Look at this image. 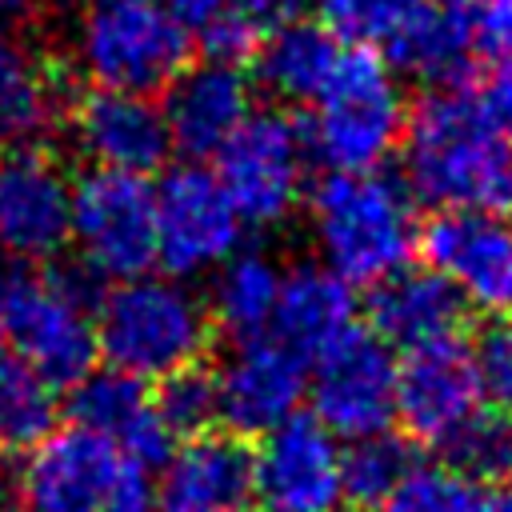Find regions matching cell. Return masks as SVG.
<instances>
[{
    "label": "cell",
    "instance_id": "7a4b0ae2",
    "mask_svg": "<svg viewBox=\"0 0 512 512\" xmlns=\"http://www.w3.org/2000/svg\"><path fill=\"white\" fill-rule=\"evenodd\" d=\"M308 236L344 284H380L416 252L420 220L404 180L388 172H328L308 192Z\"/></svg>",
    "mask_w": 512,
    "mask_h": 512
},
{
    "label": "cell",
    "instance_id": "8d00e7d4",
    "mask_svg": "<svg viewBox=\"0 0 512 512\" xmlns=\"http://www.w3.org/2000/svg\"><path fill=\"white\" fill-rule=\"evenodd\" d=\"M100 512H164V508H160L156 492H152L136 472H128V476L116 484V492L104 500Z\"/></svg>",
    "mask_w": 512,
    "mask_h": 512
},
{
    "label": "cell",
    "instance_id": "b9f144b4",
    "mask_svg": "<svg viewBox=\"0 0 512 512\" xmlns=\"http://www.w3.org/2000/svg\"><path fill=\"white\" fill-rule=\"evenodd\" d=\"M20 512H24V508H20Z\"/></svg>",
    "mask_w": 512,
    "mask_h": 512
},
{
    "label": "cell",
    "instance_id": "52a82bcc",
    "mask_svg": "<svg viewBox=\"0 0 512 512\" xmlns=\"http://www.w3.org/2000/svg\"><path fill=\"white\" fill-rule=\"evenodd\" d=\"M212 172L224 184L244 224L276 228L304 200V184H308L304 128L276 108H256L220 144Z\"/></svg>",
    "mask_w": 512,
    "mask_h": 512
},
{
    "label": "cell",
    "instance_id": "7bdbcfd3",
    "mask_svg": "<svg viewBox=\"0 0 512 512\" xmlns=\"http://www.w3.org/2000/svg\"><path fill=\"white\" fill-rule=\"evenodd\" d=\"M508 68H512V64H508Z\"/></svg>",
    "mask_w": 512,
    "mask_h": 512
},
{
    "label": "cell",
    "instance_id": "9a60e30c",
    "mask_svg": "<svg viewBox=\"0 0 512 512\" xmlns=\"http://www.w3.org/2000/svg\"><path fill=\"white\" fill-rule=\"evenodd\" d=\"M212 380H216V416L224 420V432L240 440L264 436L268 428L296 416L308 388L304 360L268 332L252 340H236V348L224 356Z\"/></svg>",
    "mask_w": 512,
    "mask_h": 512
},
{
    "label": "cell",
    "instance_id": "ac0fdd59",
    "mask_svg": "<svg viewBox=\"0 0 512 512\" xmlns=\"http://www.w3.org/2000/svg\"><path fill=\"white\" fill-rule=\"evenodd\" d=\"M156 468L164 512H232L252 496V448L232 432H192Z\"/></svg>",
    "mask_w": 512,
    "mask_h": 512
},
{
    "label": "cell",
    "instance_id": "d590c367",
    "mask_svg": "<svg viewBox=\"0 0 512 512\" xmlns=\"http://www.w3.org/2000/svg\"><path fill=\"white\" fill-rule=\"evenodd\" d=\"M300 8V0H224V12H232L236 20H244L252 32H272L276 24L292 20Z\"/></svg>",
    "mask_w": 512,
    "mask_h": 512
},
{
    "label": "cell",
    "instance_id": "d4e9b609",
    "mask_svg": "<svg viewBox=\"0 0 512 512\" xmlns=\"http://www.w3.org/2000/svg\"><path fill=\"white\" fill-rule=\"evenodd\" d=\"M384 60L392 68L412 72L416 80H428V84L468 80V72L476 64L468 0H432L428 12L404 32V40Z\"/></svg>",
    "mask_w": 512,
    "mask_h": 512
},
{
    "label": "cell",
    "instance_id": "ba28073f",
    "mask_svg": "<svg viewBox=\"0 0 512 512\" xmlns=\"http://www.w3.org/2000/svg\"><path fill=\"white\" fill-rule=\"evenodd\" d=\"M68 240L100 280H128L156 264V200L136 172L92 168L72 184Z\"/></svg>",
    "mask_w": 512,
    "mask_h": 512
},
{
    "label": "cell",
    "instance_id": "3957f363",
    "mask_svg": "<svg viewBox=\"0 0 512 512\" xmlns=\"http://www.w3.org/2000/svg\"><path fill=\"white\" fill-rule=\"evenodd\" d=\"M96 356L136 380H164L200 364L212 340L204 296L180 276H128L96 300Z\"/></svg>",
    "mask_w": 512,
    "mask_h": 512
},
{
    "label": "cell",
    "instance_id": "30bf717a",
    "mask_svg": "<svg viewBox=\"0 0 512 512\" xmlns=\"http://www.w3.org/2000/svg\"><path fill=\"white\" fill-rule=\"evenodd\" d=\"M20 452L12 488L24 512H100L132 472L112 440L76 420L48 428Z\"/></svg>",
    "mask_w": 512,
    "mask_h": 512
},
{
    "label": "cell",
    "instance_id": "f1b7e54d",
    "mask_svg": "<svg viewBox=\"0 0 512 512\" xmlns=\"http://www.w3.org/2000/svg\"><path fill=\"white\" fill-rule=\"evenodd\" d=\"M56 388L0 340V448H28L52 428Z\"/></svg>",
    "mask_w": 512,
    "mask_h": 512
},
{
    "label": "cell",
    "instance_id": "e0dca14e",
    "mask_svg": "<svg viewBox=\"0 0 512 512\" xmlns=\"http://www.w3.org/2000/svg\"><path fill=\"white\" fill-rule=\"evenodd\" d=\"M68 136L92 168L136 176L156 172L172 152L160 104L148 92L124 88H92L80 96L68 112Z\"/></svg>",
    "mask_w": 512,
    "mask_h": 512
},
{
    "label": "cell",
    "instance_id": "44dd1931",
    "mask_svg": "<svg viewBox=\"0 0 512 512\" xmlns=\"http://www.w3.org/2000/svg\"><path fill=\"white\" fill-rule=\"evenodd\" d=\"M460 292L436 268H396L380 284H372L368 316L372 332L388 348H420L444 336H456L464 320Z\"/></svg>",
    "mask_w": 512,
    "mask_h": 512
},
{
    "label": "cell",
    "instance_id": "60d3db41",
    "mask_svg": "<svg viewBox=\"0 0 512 512\" xmlns=\"http://www.w3.org/2000/svg\"><path fill=\"white\" fill-rule=\"evenodd\" d=\"M232 512H260V508H244V504H240V508H232Z\"/></svg>",
    "mask_w": 512,
    "mask_h": 512
},
{
    "label": "cell",
    "instance_id": "7402d4cb",
    "mask_svg": "<svg viewBox=\"0 0 512 512\" xmlns=\"http://www.w3.org/2000/svg\"><path fill=\"white\" fill-rule=\"evenodd\" d=\"M268 328H272V340L292 348L300 360L320 356L348 328H356L352 284H344L320 260L316 264H292L288 272H280V292H276V308H272Z\"/></svg>",
    "mask_w": 512,
    "mask_h": 512
},
{
    "label": "cell",
    "instance_id": "5b68a950",
    "mask_svg": "<svg viewBox=\"0 0 512 512\" xmlns=\"http://www.w3.org/2000/svg\"><path fill=\"white\" fill-rule=\"evenodd\" d=\"M188 56V28L160 0H84L68 24V60L92 88L152 96Z\"/></svg>",
    "mask_w": 512,
    "mask_h": 512
},
{
    "label": "cell",
    "instance_id": "4316f807",
    "mask_svg": "<svg viewBox=\"0 0 512 512\" xmlns=\"http://www.w3.org/2000/svg\"><path fill=\"white\" fill-rule=\"evenodd\" d=\"M316 20L336 36L352 40L356 48H372L388 56L404 32L428 12L432 0H312Z\"/></svg>",
    "mask_w": 512,
    "mask_h": 512
},
{
    "label": "cell",
    "instance_id": "1f68e13d",
    "mask_svg": "<svg viewBox=\"0 0 512 512\" xmlns=\"http://www.w3.org/2000/svg\"><path fill=\"white\" fill-rule=\"evenodd\" d=\"M160 420L172 428V436L204 432L208 420H216V380L200 364H188L160 380V392L152 396Z\"/></svg>",
    "mask_w": 512,
    "mask_h": 512
},
{
    "label": "cell",
    "instance_id": "484cf974",
    "mask_svg": "<svg viewBox=\"0 0 512 512\" xmlns=\"http://www.w3.org/2000/svg\"><path fill=\"white\" fill-rule=\"evenodd\" d=\"M280 264L260 252H232L224 264L212 268V292H208V316L232 336V340H252L264 336L272 324L276 292H280Z\"/></svg>",
    "mask_w": 512,
    "mask_h": 512
},
{
    "label": "cell",
    "instance_id": "83f0119b",
    "mask_svg": "<svg viewBox=\"0 0 512 512\" xmlns=\"http://www.w3.org/2000/svg\"><path fill=\"white\" fill-rule=\"evenodd\" d=\"M412 464H416L412 448L400 436L372 432V436L348 440V448H340L344 504H352V508H380Z\"/></svg>",
    "mask_w": 512,
    "mask_h": 512
},
{
    "label": "cell",
    "instance_id": "74e56055",
    "mask_svg": "<svg viewBox=\"0 0 512 512\" xmlns=\"http://www.w3.org/2000/svg\"><path fill=\"white\" fill-rule=\"evenodd\" d=\"M160 4H164L188 32H192V28H204V24L224 8V0H160Z\"/></svg>",
    "mask_w": 512,
    "mask_h": 512
},
{
    "label": "cell",
    "instance_id": "d6a6232c",
    "mask_svg": "<svg viewBox=\"0 0 512 512\" xmlns=\"http://www.w3.org/2000/svg\"><path fill=\"white\" fill-rule=\"evenodd\" d=\"M468 360H472L480 396L492 408L512 412V320L496 316L492 324H484L468 344Z\"/></svg>",
    "mask_w": 512,
    "mask_h": 512
},
{
    "label": "cell",
    "instance_id": "836d02e7",
    "mask_svg": "<svg viewBox=\"0 0 512 512\" xmlns=\"http://www.w3.org/2000/svg\"><path fill=\"white\" fill-rule=\"evenodd\" d=\"M468 28L476 56H512V0H468Z\"/></svg>",
    "mask_w": 512,
    "mask_h": 512
},
{
    "label": "cell",
    "instance_id": "5bb4252c",
    "mask_svg": "<svg viewBox=\"0 0 512 512\" xmlns=\"http://www.w3.org/2000/svg\"><path fill=\"white\" fill-rule=\"evenodd\" d=\"M484 408L468 344L456 336L408 348L396 360V420L416 444L448 448V440Z\"/></svg>",
    "mask_w": 512,
    "mask_h": 512
},
{
    "label": "cell",
    "instance_id": "e575fe53",
    "mask_svg": "<svg viewBox=\"0 0 512 512\" xmlns=\"http://www.w3.org/2000/svg\"><path fill=\"white\" fill-rule=\"evenodd\" d=\"M480 208L500 212V216L512 220V124L504 128V136L496 144V156H492V168H488V184H484Z\"/></svg>",
    "mask_w": 512,
    "mask_h": 512
},
{
    "label": "cell",
    "instance_id": "4fadbf2b",
    "mask_svg": "<svg viewBox=\"0 0 512 512\" xmlns=\"http://www.w3.org/2000/svg\"><path fill=\"white\" fill-rule=\"evenodd\" d=\"M252 496L260 512H340V440L316 416H288L252 452Z\"/></svg>",
    "mask_w": 512,
    "mask_h": 512
},
{
    "label": "cell",
    "instance_id": "ffe728a7",
    "mask_svg": "<svg viewBox=\"0 0 512 512\" xmlns=\"http://www.w3.org/2000/svg\"><path fill=\"white\" fill-rule=\"evenodd\" d=\"M72 416L76 424L112 440L116 452L136 468H156L176 444L144 380L116 368H92L72 384Z\"/></svg>",
    "mask_w": 512,
    "mask_h": 512
},
{
    "label": "cell",
    "instance_id": "277c9868",
    "mask_svg": "<svg viewBox=\"0 0 512 512\" xmlns=\"http://www.w3.org/2000/svg\"><path fill=\"white\" fill-rule=\"evenodd\" d=\"M96 300L76 272L0 264V340L52 388H72L96 368Z\"/></svg>",
    "mask_w": 512,
    "mask_h": 512
},
{
    "label": "cell",
    "instance_id": "6da1fadb",
    "mask_svg": "<svg viewBox=\"0 0 512 512\" xmlns=\"http://www.w3.org/2000/svg\"><path fill=\"white\" fill-rule=\"evenodd\" d=\"M512 116L488 84H432L404 116V188L436 208L484 200L496 144Z\"/></svg>",
    "mask_w": 512,
    "mask_h": 512
},
{
    "label": "cell",
    "instance_id": "f546056e",
    "mask_svg": "<svg viewBox=\"0 0 512 512\" xmlns=\"http://www.w3.org/2000/svg\"><path fill=\"white\" fill-rule=\"evenodd\" d=\"M484 484L452 464H412L376 512H484Z\"/></svg>",
    "mask_w": 512,
    "mask_h": 512
},
{
    "label": "cell",
    "instance_id": "f35d334b",
    "mask_svg": "<svg viewBox=\"0 0 512 512\" xmlns=\"http://www.w3.org/2000/svg\"><path fill=\"white\" fill-rule=\"evenodd\" d=\"M28 12V0H0V28H16Z\"/></svg>",
    "mask_w": 512,
    "mask_h": 512
},
{
    "label": "cell",
    "instance_id": "7c38bea8",
    "mask_svg": "<svg viewBox=\"0 0 512 512\" xmlns=\"http://www.w3.org/2000/svg\"><path fill=\"white\" fill-rule=\"evenodd\" d=\"M416 248L468 308L488 316L512 312V220L476 204L440 208L420 224Z\"/></svg>",
    "mask_w": 512,
    "mask_h": 512
},
{
    "label": "cell",
    "instance_id": "4dcf8cb0",
    "mask_svg": "<svg viewBox=\"0 0 512 512\" xmlns=\"http://www.w3.org/2000/svg\"><path fill=\"white\" fill-rule=\"evenodd\" d=\"M448 452H452V468H460L476 484L512 480V412L480 408L448 440Z\"/></svg>",
    "mask_w": 512,
    "mask_h": 512
},
{
    "label": "cell",
    "instance_id": "8fae6325",
    "mask_svg": "<svg viewBox=\"0 0 512 512\" xmlns=\"http://www.w3.org/2000/svg\"><path fill=\"white\" fill-rule=\"evenodd\" d=\"M312 360L316 372L304 396L312 400V416L336 440L388 432L396 420V356L376 332L348 328Z\"/></svg>",
    "mask_w": 512,
    "mask_h": 512
},
{
    "label": "cell",
    "instance_id": "ab89813d",
    "mask_svg": "<svg viewBox=\"0 0 512 512\" xmlns=\"http://www.w3.org/2000/svg\"><path fill=\"white\" fill-rule=\"evenodd\" d=\"M484 512H512V492H504V496L488 500V508H484Z\"/></svg>",
    "mask_w": 512,
    "mask_h": 512
},
{
    "label": "cell",
    "instance_id": "603a6c76",
    "mask_svg": "<svg viewBox=\"0 0 512 512\" xmlns=\"http://www.w3.org/2000/svg\"><path fill=\"white\" fill-rule=\"evenodd\" d=\"M60 112L64 84L56 64L12 28H0V148L36 144Z\"/></svg>",
    "mask_w": 512,
    "mask_h": 512
},
{
    "label": "cell",
    "instance_id": "9c48e42d",
    "mask_svg": "<svg viewBox=\"0 0 512 512\" xmlns=\"http://www.w3.org/2000/svg\"><path fill=\"white\" fill-rule=\"evenodd\" d=\"M156 260L168 276L192 280L224 264L244 236V220L212 168L180 164L152 188Z\"/></svg>",
    "mask_w": 512,
    "mask_h": 512
},
{
    "label": "cell",
    "instance_id": "2e32d148",
    "mask_svg": "<svg viewBox=\"0 0 512 512\" xmlns=\"http://www.w3.org/2000/svg\"><path fill=\"white\" fill-rule=\"evenodd\" d=\"M72 180L44 148H8L0 160V248L40 264L68 244Z\"/></svg>",
    "mask_w": 512,
    "mask_h": 512
},
{
    "label": "cell",
    "instance_id": "d6986e66",
    "mask_svg": "<svg viewBox=\"0 0 512 512\" xmlns=\"http://www.w3.org/2000/svg\"><path fill=\"white\" fill-rule=\"evenodd\" d=\"M164 128L172 148L184 156H216L220 144L244 124L252 112V88L236 64L200 60L184 64L164 88Z\"/></svg>",
    "mask_w": 512,
    "mask_h": 512
},
{
    "label": "cell",
    "instance_id": "cb8c5ba5",
    "mask_svg": "<svg viewBox=\"0 0 512 512\" xmlns=\"http://www.w3.org/2000/svg\"><path fill=\"white\" fill-rule=\"evenodd\" d=\"M340 40L320 20H284L256 44V80L284 104H312L340 64Z\"/></svg>",
    "mask_w": 512,
    "mask_h": 512
},
{
    "label": "cell",
    "instance_id": "8992f818",
    "mask_svg": "<svg viewBox=\"0 0 512 512\" xmlns=\"http://www.w3.org/2000/svg\"><path fill=\"white\" fill-rule=\"evenodd\" d=\"M404 116L408 104L392 64L372 48L340 52L304 124L308 156L328 172H372L400 148Z\"/></svg>",
    "mask_w": 512,
    "mask_h": 512
}]
</instances>
